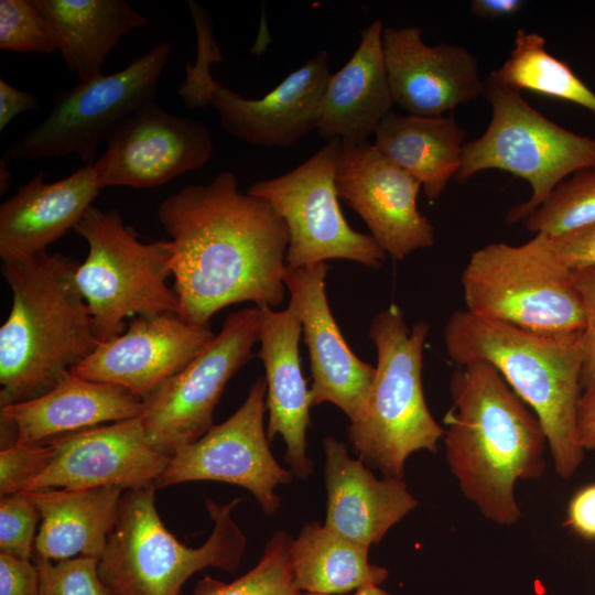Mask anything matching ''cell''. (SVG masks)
I'll return each mask as SVG.
<instances>
[{"label":"cell","instance_id":"6da1fadb","mask_svg":"<svg viewBox=\"0 0 595 595\" xmlns=\"http://www.w3.org/2000/svg\"><path fill=\"white\" fill-rule=\"evenodd\" d=\"M158 218L170 236L177 314L186 323L208 326L241 302H283L286 226L266 199L239 192L231 171L166 197Z\"/></svg>","mask_w":595,"mask_h":595},{"label":"cell","instance_id":"7a4b0ae2","mask_svg":"<svg viewBox=\"0 0 595 595\" xmlns=\"http://www.w3.org/2000/svg\"><path fill=\"white\" fill-rule=\"evenodd\" d=\"M452 407L443 423L448 467L463 495L489 521L521 517L518 480L539 478L547 437L536 413L488 361L459 365L450 378Z\"/></svg>","mask_w":595,"mask_h":595},{"label":"cell","instance_id":"3957f363","mask_svg":"<svg viewBox=\"0 0 595 595\" xmlns=\"http://www.w3.org/2000/svg\"><path fill=\"white\" fill-rule=\"evenodd\" d=\"M77 266L47 251L2 261L12 304L0 328V407L44 394L99 344Z\"/></svg>","mask_w":595,"mask_h":595},{"label":"cell","instance_id":"277c9868","mask_svg":"<svg viewBox=\"0 0 595 595\" xmlns=\"http://www.w3.org/2000/svg\"><path fill=\"white\" fill-rule=\"evenodd\" d=\"M583 332L545 336L466 310L452 313L444 329L445 349L454 364L488 361L536 413L563 479L574 475L584 456L577 435Z\"/></svg>","mask_w":595,"mask_h":595},{"label":"cell","instance_id":"5b68a950","mask_svg":"<svg viewBox=\"0 0 595 595\" xmlns=\"http://www.w3.org/2000/svg\"><path fill=\"white\" fill-rule=\"evenodd\" d=\"M429 325L408 327L391 304L377 313L368 336L377 349L375 378L367 400L350 421L354 452L383 477L403 479L408 457L421 450L437 451L444 428L428 409L423 387V348Z\"/></svg>","mask_w":595,"mask_h":595},{"label":"cell","instance_id":"8992f818","mask_svg":"<svg viewBox=\"0 0 595 595\" xmlns=\"http://www.w3.org/2000/svg\"><path fill=\"white\" fill-rule=\"evenodd\" d=\"M154 485L125 490L117 522L98 561V573L112 595H181L186 581L201 570L237 571L246 537L232 519L240 498L218 505L206 498L214 522L198 548L180 542L162 522Z\"/></svg>","mask_w":595,"mask_h":595},{"label":"cell","instance_id":"52a82bcc","mask_svg":"<svg viewBox=\"0 0 595 595\" xmlns=\"http://www.w3.org/2000/svg\"><path fill=\"white\" fill-rule=\"evenodd\" d=\"M465 310L478 317L559 336L585 328L574 271L537 234L522 245L494 242L475 250L463 271Z\"/></svg>","mask_w":595,"mask_h":595},{"label":"cell","instance_id":"ba28073f","mask_svg":"<svg viewBox=\"0 0 595 595\" xmlns=\"http://www.w3.org/2000/svg\"><path fill=\"white\" fill-rule=\"evenodd\" d=\"M484 93L491 107L490 121L482 136L465 143L455 180L466 183L490 169L524 180L531 188L529 199L511 207L506 216L508 224H516L543 204L562 181L595 165V138L553 122L520 91L490 76Z\"/></svg>","mask_w":595,"mask_h":595},{"label":"cell","instance_id":"9c48e42d","mask_svg":"<svg viewBox=\"0 0 595 595\" xmlns=\"http://www.w3.org/2000/svg\"><path fill=\"white\" fill-rule=\"evenodd\" d=\"M88 245L75 281L100 342L123 333L130 316L177 313L167 240L143 242L116 210L90 206L74 227Z\"/></svg>","mask_w":595,"mask_h":595},{"label":"cell","instance_id":"30bf717a","mask_svg":"<svg viewBox=\"0 0 595 595\" xmlns=\"http://www.w3.org/2000/svg\"><path fill=\"white\" fill-rule=\"evenodd\" d=\"M190 9L197 34V58L194 65H187L178 91L188 108L212 105L228 133L262 148H291L315 129L331 76L325 50L312 55L262 98H246L213 78L209 64L223 57L212 35V20L198 4Z\"/></svg>","mask_w":595,"mask_h":595},{"label":"cell","instance_id":"8fae6325","mask_svg":"<svg viewBox=\"0 0 595 595\" xmlns=\"http://www.w3.org/2000/svg\"><path fill=\"white\" fill-rule=\"evenodd\" d=\"M170 51L169 43L161 42L119 72L78 82L56 94L48 116L8 147L2 160L75 154L84 165L94 164L99 144L132 111L154 99Z\"/></svg>","mask_w":595,"mask_h":595},{"label":"cell","instance_id":"7c38bea8","mask_svg":"<svg viewBox=\"0 0 595 595\" xmlns=\"http://www.w3.org/2000/svg\"><path fill=\"white\" fill-rule=\"evenodd\" d=\"M340 149V140H329L295 169L258 181L247 191L266 199L283 219L289 269L331 259L379 268L385 260L374 238L353 229L340 210L335 183Z\"/></svg>","mask_w":595,"mask_h":595},{"label":"cell","instance_id":"4fadbf2b","mask_svg":"<svg viewBox=\"0 0 595 595\" xmlns=\"http://www.w3.org/2000/svg\"><path fill=\"white\" fill-rule=\"evenodd\" d=\"M259 326L257 306L230 313L191 363L142 399L141 420L156 451L171 457L215 425V408L230 378L252 358Z\"/></svg>","mask_w":595,"mask_h":595},{"label":"cell","instance_id":"5bb4252c","mask_svg":"<svg viewBox=\"0 0 595 595\" xmlns=\"http://www.w3.org/2000/svg\"><path fill=\"white\" fill-rule=\"evenodd\" d=\"M266 397V379L258 378L242 404L227 420L170 457L155 487L194 480L238 485L255 496L264 513H275L280 498L274 489L291 484L293 473L281 467L270 452L263 426Z\"/></svg>","mask_w":595,"mask_h":595},{"label":"cell","instance_id":"9a60e30c","mask_svg":"<svg viewBox=\"0 0 595 595\" xmlns=\"http://www.w3.org/2000/svg\"><path fill=\"white\" fill-rule=\"evenodd\" d=\"M213 152L212 136L203 122L174 116L153 99L122 120L91 165L102 190L150 188L201 169Z\"/></svg>","mask_w":595,"mask_h":595},{"label":"cell","instance_id":"2e32d148","mask_svg":"<svg viewBox=\"0 0 595 595\" xmlns=\"http://www.w3.org/2000/svg\"><path fill=\"white\" fill-rule=\"evenodd\" d=\"M338 197L366 223L393 259L434 245V227L418 208L421 184L369 141H342L336 167Z\"/></svg>","mask_w":595,"mask_h":595},{"label":"cell","instance_id":"e0dca14e","mask_svg":"<svg viewBox=\"0 0 595 595\" xmlns=\"http://www.w3.org/2000/svg\"><path fill=\"white\" fill-rule=\"evenodd\" d=\"M46 442L54 450L52 459L23 491L106 486L123 490L142 488L154 485L170 461V456L148 442L141 416Z\"/></svg>","mask_w":595,"mask_h":595},{"label":"cell","instance_id":"ac0fdd59","mask_svg":"<svg viewBox=\"0 0 595 595\" xmlns=\"http://www.w3.org/2000/svg\"><path fill=\"white\" fill-rule=\"evenodd\" d=\"M214 337L209 326L188 324L177 313L136 316L123 333L99 342L71 372L120 386L143 399L182 370Z\"/></svg>","mask_w":595,"mask_h":595},{"label":"cell","instance_id":"d6986e66","mask_svg":"<svg viewBox=\"0 0 595 595\" xmlns=\"http://www.w3.org/2000/svg\"><path fill=\"white\" fill-rule=\"evenodd\" d=\"M382 52L393 102L408 115L443 116L484 93L477 57L462 45L426 44L418 26H385Z\"/></svg>","mask_w":595,"mask_h":595},{"label":"cell","instance_id":"ffe728a7","mask_svg":"<svg viewBox=\"0 0 595 595\" xmlns=\"http://www.w3.org/2000/svg\"><path fill=\"white\" fill-rule=\"evenodd\" d=\"M328 269L326 262L288 268L284 284L309 349L311 404L333 403L353 421L367 400L376 367L353 353L329 310L325 291Z\"/></svg>","mask_w":595,"mask_h":595},{"label":"cell","instance_id":"44dd1931","mask_svg":"<svg viewBox=\"0 0 595 595\" xmlns=\"http://www.w3.org/2000/svg\"><path fill=\"white\" fill-rule=\"evenodd\" d=\"M142 399L108 382L72 372L42 396L0 407L1 448L141 416Z\"/></svg>","mask_w":595,"mask_h":595},{"label":"cell","instance_id":"7402d4cb","mask_svg":"<svg viewBox=\"0 0 595 595\" xmlns=\"http://www.w3.org/2000/svg\"><path fill=\"white\" fill-rule=\"evenodd\" d=\"M257 307L260 316L258 356L264 366L267 382V435L270 441L277 434L283 437L284 461L293 475L305 479L313 472V463L306 454L312 404L299 356L302 324L290 305L281 311Z\"/></svg>","mask_w":595,"mask_h":595},{"label":"cell","instance_id":"603a6c76","mask_svg":"<svg viewBox=\"0 0 595 595\" xmlns=\"http://www.w3.org/2000/svg\"><path fill=\"white\" fill-rule=\"evenodd\" d=\"M327 490L325 526L369 548L411 510L418 500L403 479L377 478L361 458H351L333 436L323 441Z\"/></svg>","mask_w":595,"mask_h":595},{"label":"cell","instance_id":"cb8c5ba5","mask_svg":"<svg viewBox=\"0 0 595 595\" xmlns=\"http://www.w3.org/2000/svg\"><path fill=\"white\" fill-rule=\"evenodd\" d=\"M44 172L0 206V258L26 259L44 251L82 219L102 191L93 165L67 177L44 182Z\"/></svg>","mask_w":595,"mask_h":595},{"label":"cell","instance_id":"d4e9b609","mask_svg":"<svg viewBox=\"0 0 595 595\" xmlns=\"http://www.w3.org/2000/svg\"><path fill=\"white\" fill-rule=\"evenodd\" d=\"M383 23L376 19L360 33L347 63L331 74L323 91L315 130L327 141L364 142L394 105L382 52Z\"/></svg>","mask_w":595,"mask_h":595},{"label":"cell","instance_id":"484cf974","mask_svg":"<svg viewBox=\"0 0 595 595\" xmlns=\"http://www.w3.org/2000/svg\"><path fill=\"white\" fill-rule=\"evenodd\" d=\"M123 491L113 486L22 491L41 515L33 555L51 561L85 555L99 561L117 522Z\"/></svg>","mask_w":595,"mask_h":595},{"label":"cell","instance_id":"4316f807","mask_svg":"<svg viewBox=\"0 0 595 595\" xmlns=\"http://www.w3.org/2000/svg\"><path fill=\"white\" fill-rule=\"evenodd\" d=\"M56 50L78 82L96 77L120 40L148 19L123 0H36Z\"/></svg>","mask_w":595,"mask_h":595},{"label":"cell","instance_id":"83f0119b","mask_svg":"<svg viewBox=\"0 0 595 595\" xmlns=\"http://www.w3.org/2000/svg\"><path fill=\"white\" fill-rule=\"evenodd\" d=\"M466 131L453 116L389 112L375 131L374 147L436 201L462 166Z\"/></svg>","mask_w":595,"mask_h":595},{"label":"cell","instance_id":"f1b7e54d","mask_svg":"<svg viewBox=\"0 0 595 595\" xmlns=\"http://www.w3.org/2000/svg\"><path fill=\"white\" fill-rule=\"evenodd\" d=\"M368 550L325 524L305 523L291 545L295 583L303 593L323 595L379 586L388 570L371 564Z\"/></svg>","mask_w":595,"mask_h":595},{"label":"cell","instance_id":"f546056e","mask_svg":"<svg viewBox=\"0 0 595 595\" xmlns=\"http://www.w3.org/2000/svg\"><path fill=\"white\" fill-rule=\"evenodd\" d=\"M489 76L513 90H530L569 101L595 116V91L567 63L549 53L545 39L536 31L518 29L509 57Z\"/></svg>","mask_w":595,"mask_h":595},{"label":"cell","instance_id":"4dcf8cb0","mask_svg":"<svg viewBox=\"0 0 595 595\" xmlns=\"http://www.w3.org/2000/svg\"><path fill=\"white\" fill-rule=\"evenodd\" d=\"M292 542L286 532L277 531L261 559L247 573L231 582L205 575L188 595H303L294 578Z\"/></svg>","mask_w":595,"mask_h":595},{"label":"cell","instance_id":"1f68e13d","mask_svg":"<svg viewBox=\"0 0 595 595\" xmlns=\"http://www.w3.org/2000/svg\"><path fill=\"white\" fill-rule=\"evenodd\" d=\"M524 224L534 235L549 237L595 224V165L562 181Z\"/></svg>","mask_w":595,"mask_h":595},{"label":"cell","instance_id":"d6a6232c","mask_svg":"<svg viewBox=\"0 0 595 595\" xmlns=\"http://www.w3.org/2000/svg\"><path fill=\"white\" fill-rule=\"evenodd\" d=\"M0 50L42 54L57 51L36 0L0 1Z\"/></svg>","mask_w":595,"mask_h":595},{"label":"cell","instance_id":"836d02e7","mask_svg":"<svg viewBox=\"0 0 595 595\" xmlns=\"http://www.w3.org/2000/svg\"><path fill=\"white\" fill-rule=\"evenodd\" d=\"M32 560L40 572V595H112L98 573V560L79 555L51 561L37 555Z\"/></svg>","mask_w":595,"mask_h":595},{"label":"cell","instance_id":"e575fe53","mask_svg":"<svg viewBox=\"0 0 595 595\" xmlns=\"http://www.w3.org/2000/svg\"><path fill=\"white\" fill-rule=\"evenodd\" d=\"M40 520L37 507L24 493L1 496L0 553L32 560Z\"/></svg>","mask_w":595,"mask_h":595},{"label":"cell","instance_id":"d590c367","mask_svg":"<svg viewBox=\"0 0 595 595\" xmlns=\"http://www.w3.org/2000/svg\"><path fill=\"white\" fill-rule=\"evenodd\" d=\"M51 443H15L0 451L1 496L21 493L41 474L52 459Z\"/></svg>","mask_w":595,"mask_h":595},{"label":"cell","instance_id":"8d00e7d4","mask_svg":"<svg viewBox=\"0 0 595 595\" xmlns=\"http://www.w3.org/2000/svg\"><path fill=\"white\" fill-rule=\"evenodd\" d=\"M574 280L585 311L582 391L595 383V268L574 271Z\"/></svg>","mask_w":595,"mask_h":595},{"label":"cell","instance_id":"74e56055","mask_svg":"<svg viewBox=\"0 0 595 595\" xmlns=\"http://www.w3.org/2000/svg\"><path fill=\"white\" fill-rule=\"evenodd\" d=\"M549 238L556 256L572 271L595 268V224Z\"/></svg>","mask_w":595,"mask_h":595},{"label":"cell","instance_id":"f35d334b","mask_svg":"<svg viewBox=\"0 0 595 595\" xmlns=\"http://www.w3.org/2000/svg\"><path fill=\"white\" fill-rule=\"evenodd\" d=\"M0 595H40V572L33 560L0 553Z\"/></svg>","mask_w":595,"mask_h":595},{"label":"cell","instance_id":"ab89813d","mask_svg":"<svg viewBox=\"0 0 595 595\" xmlns=\"http://www.w3.org/2000/svg\"><path fill=\"white\" fill-rule=\"evenodd\" d=\"M566 523L583 538L595 540V484L582 488L573 496Z\"/></svg>","mask_w":595,"mask_h":595},{"label":"cell","instance_id":"60d3db41","mask_svg":"<svg viewBox=\"0 0 595 595\" xmlns=\"http://www.w3.org/2000/svg\"><path fill=\"white\" fill-rule=\"evenodd\" d=\"M36 98L29 91L14 88L2 78L0 79V131L18 115L36 107Z\"/></svg>","mask_w":595,"mask_h":595},{"label":"cell","instance_id":"b9f144b4","mask_svg":"<svg viewBox=\"0 0 595 595\" xmlns=\"http://www.w3.org/2000/svg\"><path fill=\"white\" fill-rule=\"evenodd\" d=\"M577 435L583 450L595 448V383L581 393L577 407Z\"/></svg>","mask_w":595,"mask_h":595},{"label":"cell","instance_id":"7bdbcfd3","mask_svg":"<svg viewBox=\"0 0 595 595\" xmlns=\"http://www.w3.org/2000/svg\"><path fill=\"white\" fill-rule=\"evenodd\" d=\"M522 6L520 0H473L470 12L479 18L498 19L518 13Z\"/></svg>","mask_w":595,"mask_h":595},{"label":"cell","instance_id":"ee69618b","mask_svg":"<svg viewBox=\"0 0 595 595\" xmlns=\"http://www.w3.org/2000/svg\"><path fill=\"white\" fill-rule=\"evenodd\" d=\"M11 173L8 169L7 162L1 160L0 162V192L3 194L7 192L11 184Z\"/></svg>","mask_w":595,"mask_h":595},{"label":"cell","instance_id":"f6af8a7d","mask_svg":"<svg viewBox=\"0 0 595 595\" xmlns=\"http://www.w3.org/2000/svg\"><path fill=\"white\" fill-rule=\"evenodd\" d=\"M303 595H323V594L303 593ZM351 595H393V594L386 592L385 589L380 588L378 585H369V586H365L355 591V593Z\"/></svg>","mask_w":595,"mask_h":595}]
</instances>
